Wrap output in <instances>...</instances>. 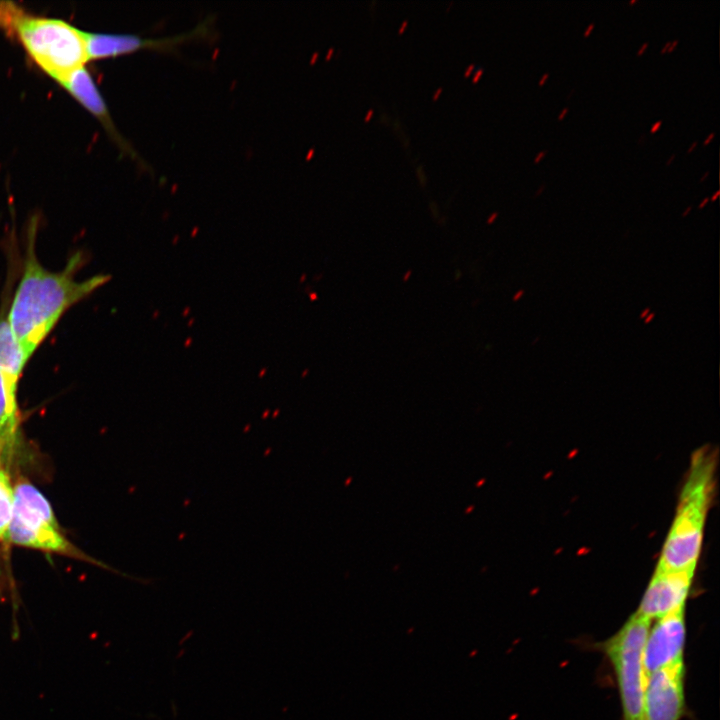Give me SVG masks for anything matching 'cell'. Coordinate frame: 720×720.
Wrapping results in <instances>:
<instances>
[{"label": "cell", "mask_w": 720, "mask_h": 720, "mask_svg": "<svg viewBox=\"0 0 720 720\" xmlns=\"http://www.w3.org/2000/svg\"><path fill=\"white\" fill-rule=\"evenodd\" d=\"M82 258L78 252L63 270L48 271L36 257L33 236L29 238L23 274L7 316L27 361L67 309L109 281L110 276L105 274L76 281Z\"/></svg>", "instance_id": "cell-1"}, {"label": "cell", "mask_w": 720, "mask_h": 720, "mask_svg": "<svg viewBox=\"0 0 720 720\" xmlns=\"http://www.w3.org/2000/svg\"><path fill=\"white\" fill-rule=\"evenodd\" d=\"M0 28L16 37L56 81L88 60L84 32L63 20L35 16L13 2L0 1Z\"/></svg>", "instance_id": "cell-2"}, {"label": "cell", "mask_w": 720, "mask_h": 720, "mask_svg": "<svg viewBox=\"0 0 720 720\" xmlns=\"http://www.w3.org/2000/svg\"><path fill=\"white\" fill-rule=\"evenodd\" d=\"M714 469L715 457L712 451L702 448L693 455L657 570L695 571L705 518L712 499Z\"/></svg>", "instance_id": "cell-3"}, {"label": "cell", "mask_w": 720, "mask_h": 720, "mask_svg": "<svg viewBox=\"0 0 720 720\" xmlns=\"http://www.w3.org/2000/svg\"><path fill=\"white\" fill-rule=\"evenodd\" d=\"M7 541L93 564L98 563L66 538L49 501L26 480H20L14 487L13 512Z\"/></svg>", "instance_id": "cell-4"}, {"label": "cell", "mask_w": 720, "mask_h": 720, "mask_svg": "<svg viewBox=\"0 0 720 720\" xmlns=\"http://www.w3.org/2000/svg\"><path fill=\"white\" fill-rule=\"evenodd\" d=\"M650 622L634 613L602 647L616 676L623 720H642L646 684L643 652Z\"/></svg>", "instance_id": "cell-5"}, {"label": "cell", "mask_w": 720, "mask_h": 720, "mask_svg": "<svg viewBox=\"0 0 720 720\" xmlns=\"http://www.w3.org/2000/svg\"><path fill=\"white\" fill-rule=\"evenodd\" d=\"M684 663L646 675L642 720H680L684 706Z\"/></svg>", "instance_id": "cell-6"}, {"label": "cell", "mask_w": 720, "mask_h": 720, "mask_svg": "<svg viewBox=\"0 0 720 720\" xmlns=\"http://www.w3.org/2000/svg\"><path fill=\"white\" fill-rule=\"evenodd\" d=\"M209 31V20L198 24L193 30L174 36L161 38H144L133 34H106L84 32L88 60L115 57L134 51L152 48L171 50L176 45L199 38Z\"/></svg>", "instance_id": "cell-7"}, {"label": "cell", "mask_w": 720, "mask_h": 720, "mask_svg": "<svg viewBox=\"0 0 720 720\" xmlns=\"http://www.w3.org/2000/svg\"><path fill=\"white\" fill-rule=\"evenodd\" d=\"M686 639L684 609L665 615L649 630L643 652L646 675L683 661Z\"/></svg>", "instance_id": "cell-8"}, {"label": "cell", "mask_w": 720, "mask_h": 720, "mask_svg": "<svg viewBox=\"0 0 720 720\" xmlns=\"http://www.w3.org/2000/svg\"><path fill=\"white\" fill-rule=\"evenodd\" d=\"M693 575L656 569L635 613L651 621L684 609Z\"/></svg>", "instance_id": "cell-9"}, {"label": "cell", "mask_w": 720, "mask_h": 720, "mask_svg": "<svg viewBox=\"0 0 720 720\" xmlns=\"http://www.w3.org/2000/svg\"><path fill=\"white\" fill-rule=\"evenodd\" d=\"M58 82L84 107H86L92 114L97 116L103 122L107 130L119 143L122 149H124L129 155L137 158V153L117 132L109 115L105 101L103 100V97L100 94L93 78L84 66L69 72L60 78Z\"/></svg>", "instance_id": "cell-10"}, {"label": "cell", "mask_w": 720, "mask_h": 720, "mask_svg": "<svg viewBox=\"0 0 720 720\" xmlns=\"http://www.w3.org/2000/svg\"><path fill=\"white\" fill-rule=\"evenodd\" d=\"M7 318L0 316V375L7 387L17 392L18 381L26 364Z\"/></svg>", "instance_id": "cell-11"}, {"label": "cell", "mask_w": 720, "mask_h": 720, "mask_svg": "<svg viewBox=\"0 0 720 720\" xmlns=\"http://www.w3.org/2000/svg\"><path fill=\"white\" fill-rule=\"evenodd\" d=\"M19 425L17 392L10 390L0 375V451L10 461L18 440Z\"/></svg>", "instance_id": "cell-12"}, {"label": "cell", "mask_w": 720, "mask_h": 720, "mask_svg": "<svg viewBox=\"0 0 720 720\" xmlns=\"http://www.w3.org/2000/svg\"><path fill=\"white\" fill-rule=\"evenodd\" d=\"M9 463L10 460L0 451V541H7L13 512L14 487L9 475Z\"/></svg>", "instance_id": "cell-13"}, {"label": "cell", "mask_w": 720, "mask_h": 720, "mask_svg": "<svg viewBox=\"0 0 720 720\" xmlns=\"http://www.w3.org/2000/svg\"><path fill=\"white\" fill-rule=\"evenodd\" d=\"M654 317H655V314H654L653 312L649 313V314L644 318V323H645V324L650 323V322L653 320Z\"/></svg>", "instance_id": "cell-14"}, {"label": "cell", "mask_w": 720, "mask_h": 720, "mask_svg": "<svg viewBox=\"0 0 720 720\" xmlns=\"http://www.w3.org/2000/svg\"><path fill=\"white\" fill-rule=\"evenodd\" d=\"M661 124H662V120H658L657 122H655V123L652 125L650 131H651V132H655V131L660 127Z\"/></svg>", "instance_id": "cell-15"}, {"label": "cell", "mask_w": 720, "mask_h": 720, "mask_svg": "<svg viewBox=\"0 0 720 720\" xmlns=\"http://www.w3.org/2000/svg\"><path fill=\"white\" fill-rule=\"evenodd\" d=\"M483 70H484L483 68H479L477 70L476 74L473 77V82H476L478 80V78L482 75Z\"/></svg>", "instance_id": "cell-16"}, {"label": "cell", "mask_w": 720, "mask_h": 720, "mask_svg": "<svg viewBox=\"0 0 720 720\" xmlns=\"http://www.w3.org/2000/svg\"><path fill=\"white\" fill-rule=\"evenodd\" d=\"M546 152H547L546 150L540 151V152L537 154V156L535 157L534 161H535V162H538V161L546 154Z\"/></svg>", "instance_id": "cell-17"}, {"label": "cell", "mask_w": 720, "mask_h": 720, "mask_svg": "<svg viewBox=\"0 0 720 720\" xmlns=\"http://www.w3.org/2000/svg\"><path fill=\"white\" fill-rule=\"evenodd\" d=\"M593 28H594V23L592 22V23H590V24L588 25V27L586 28V30H585V32H584V36H587V35L591 32V30H592Z\"/></svg>", "instance_id": "cell-18"}, {"label": "cell", "mask_w": 720, "mask_h": 720, "mask_svg": "<svg viewBox=\"0 0 720 720\" xmlns=\"http://www.w3.org/2000/svg\"><path fill=\"white\" fill-rule=\"evenodd\" d=\"M523 294H524V291H523V290L518 291V292L515 294V296L513 297V300H514V301L519 300V299L523 296Z\"/></svg>", "instance_id": "cell-19"}, {"label": "cell", "mask_w": 720, "mask_h": 720, "mask_svg": "<svg viewBox=\"0 0 720 720\" xmlns=\"http://www.w3.org/2000/svg\"><path fill=\"white\" fill-rule=\"evenodd\" d=\"M647 46H648V42L643 43V45L637 51V55H641Z\"/></svg>", "instance_id": "cell-20"}, {"label": "cell", "mask_w": 720, "mask_h": 720, "mask_svg": "<svg viewBox=\"0 0 720 720\" xmlns=\"http://www.w3.org/2000/svg\"><path fill=\"white\" fill-rule=\"evenodd\" d=\"M548 76H549V73L545 72L539 80V85H542L545 82V80L548 78Z\"/></svg>", "instance_id": "cell-21"}, {"label": "cell", "mask_w": 720, "mask_h": 720, "mask_svg": "<svg viewBox=\"0 0 720 720\" xmlns=\"http://www.w3.org/2000/svg\"><path fill=\"white\" fill-rule=\"evenodd\" d=\"M650 313V308H645L640 314V318H645Z\"/></svg>", "instance_id": "cell-22"}, {"label": "cell", "mask_w": 720, "mask_h": 720, "mask_svg": "<svg viewBox=\"0 0 720 720\" xmlns=\"http://www.w3.org/2000/svg\"><path fill=\"white\" fill-rule=\"evenodd\" d=\"M677 43H678V39L673 40V42H671V44H670V46H669V48H668L667 50H668L669 52H671V51L674 49V47L676 46Z\"/></svg>", "instance_id": "cell-23"}, {"label": "cell", "mask_w": 720, "mask_h": 720, "mask_svg": "<svg viewBox=\"0 0 720 720\" xmlns=\"http://www.w3.org/2000/svg\"><path fill=\"white\" fill-rule=\"evenodd\" d=\"M567 111H568V107H565L558 115V119L561 120L564 117V115L567 113Z\"/></svg>", "instance_id": "cell-24"}, {"label": "cell", "mask_w": 720, "mask_h": 720, "mask_svg": "<svg viewBox=\"0 0 720 720\" xmlns=\"http://www.w3.org/2000/svg\"><path fill=\"white\" fill-rule=\"evenodd\" d=\"M473 69H474V64L469 65V67L465 71V76H468Z\"/></svg>", "instance_id": "cell-25"}, {"label": "cell", "mask_w": 720, "mask_h": 720, "mask_svg": "<svg viewBox=\"0 0 720 720\" xmlns=\"http://www.w3.org/2000/svg\"><path fill=\"white\" fill-rule=\"evenodd\" d=\"M670 44H671V42H670V41H667L666 44H665V45L663 46V48L661 49V53H664L665 51H667V49L669 48Z\"/></svg>", "instance_id": "cell-26"}, {"label": "cell", "mask_w": 720, "mask_h": 720, "mask_svg": "<svg viewBox=\"0 0 720 720\" xmlns=\"http://www.w3.org/2000/svg\"><path fill=\"white\" fill-rule=\"evenodd\" d=\"M714 135H715L714 132L710 133L707 136V138L704 140V144H707L714 137Z\"/></svg>", "instance_id": "cell-27"}, {"label": "cell", "mask_w": 720, "mask_h": 720, "mask_svg": "<svg viewBox=\"0 0 720 720\" xmlns=\"http://www.w3.org/2000/svg\"><path fill=\"white\" fill-rule=\"evenodd\" d=\"M708 200H709V198H708V197L704 198V199H703V200H702V201L700 202V204H699V208H702V207H703L704 205H706V204H707V202H708Z\"/></svg>", "instance_id": "cell-28"}, {"label": "cell", "mask_w": 720, "mask_h": 720, "mask_svg": "<svg viewBox=\"0 0 720 720\" xmlns=\"http://www.w3.org/2000/svg\"><path fill=\"white\" fill-rule=\"evenodd\" d=\"M719 194H720V191L717 190V191L711 196V200L714 201V200L719 196Z\"/></svg>", "instance_id": "cell-29"}, {"label": "cell", "mask_w": 720, "mask_h": 720, "mask_svg": "<svg viewBox=\"0 0 720 720\" xmlns=\"http://www.w3.org/2000/svg\"><path fill=\"white\" fill-rule=\"evenodd\" d=\"M696 145H697V141H694V142L691 144V146L688 148L687 152H691Z\"/></svg>", "instance_id": "cell-30"}, {"label": "cell", "mask_w": 720, "mask_h": 720, "mask_svg": "<svg viewBox=\"0 0 720 720\" xmlns=\"http://www.w3.org/2000/svg\"><path fill=\"white\" fill-rule=\"evenodd\" d=\"M691 208H692L691 206H688V207L685 209V211L682 213V216H686V215L690 212Z\"/></svg>", "instance_id": "cell-31"}, {"label": "cell", "mask_w": 720, "mask_h": 720, "mask_svg": "<svg viewBox=\"0 0 720 720\" xmlns=\"http://www.w3.org/2000/svg\"><path fill=\"white\" fill-rule=\"evenodd\" d=\"M406 25H407V20L402 23V26L399 28V33H401L403 31V29L406 27Z\"/></svg>", "instance_id": "cell-32"}, {"label": "cell", "mask_w": 720, "mask_h": 720, "mask_svg": "<svg viewBox=\"0 0 720 720\" xmlns=\"http://www.w3.org/2000/svg\"><path fill=\"white\" fill-rule=\"evenodd\" d=\"M372 113H373V110H369V111H368V113H367V115H366V117H365V121H368V120H369V118L371 117Z\"/></svg>", "instance_id": "cell-33"}, {"label": "cell", "mask_w": 720, "mask_h": 720, "mask_svg": "<svg viewBox=\"0 0 720 720\" xmlns=\"http://www.w3.org/2000/svg\"><path fill=\"white\" fill-rule=\"evenodd\" d=\"M497 217V213H493L491 217L488 219V223L492 222Z\"/></svg>", "instance_id": "cell-34"}, {"label": "cell", "mask_w": 720, "mask_h": 720, "mask_svg": "<svg viewBox=\"0 0 720 720\" xmlns=\"http://www.w3.org/2000/svg\"><path fill=\"white\" fill-rule=\"evenodd\" d=\"M441 91H442V88H439V89L435 92V94H434V96H433V99H436V98L438 97V95L441 93Z\"/></svg>", "instance_id": "cell-35"}, {"label": "cell", "mask_w": 720, "mask_h": 720, "mask_svg": "<svg viewBox=\"0 0 720 720\" xmlns=\"http://www.w3.org/2000/svg\"><path fill=\"white\" fill-rule=\"evenodd\" d=\"M674 157H675V154L673 153V154L669 157V159L666 161V164L669 165V164L671 163V161L674 159Z\"/></svg>", "instance_id": "cell-36"}, {"label": "cell", "mask_w": 720, "mask_h": 720, "mask_svg": "<svg viewBox=\"0 0 720 720\" xmlns=\"http://www.w3.org/2000/svg\"><path fill=\"white\" fill-rule=\"evenodd\" d=\"M708 174H709V171H706V172L702 175V177L700 178V181H703Z\"/></svg>", "instance_id": "cell-37"}, {"label": "cell", "mask_w": 720, "mask_h": 720, "mask_svg": "<svg viewBox=\"0 0 720 720\" xmlns=\"http://www.w3.org/2000/svg\"><path fill=\"white\" fill-rule=\"evenodd\" d=\"M544 188H545V185H542V186L537 190L536 195L540 194L541 191H542Z\"/></svg>", "instance_id": "cell-38"}, {"label": "cell", "mask_w": 720, "mask_h": 720, "mask_svg": "<svg viewBox=\"0 0 720 720\" xmlns=\"http://www.w3.org/2000/svg\"><path fill=\"white\" fill-rule=\"evenodd\" d=\"M629 2H630V3H634V2H636V0H630Z\"/></svg>", "instance_id": "cell-39"}]
</instances>
